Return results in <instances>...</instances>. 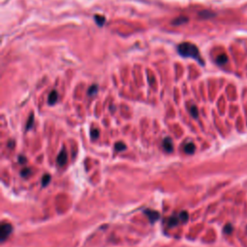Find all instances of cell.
<instances>
[{"instance_id": "cell-1", "label": "cell", "mask_w": 247, "mask_h": 247, "mask_svg": "<svg viewBox=\"0 0 247 247\" xmlns=\"http://www.w3.org/2000/svg\"><path fill=\"white\" fill-rule=\"evenodd\" d=\"M178 52L180 55H182L183 57H190L193 58L199 62L200 64L204 65L203 59L200 56V52L198 47L193 44L190 43H183L180 44L178 46Z\"/></svg>"}, {"instance_id": "cell-2", "label": "cell", "mask_w": 247, "mask_h": 247, "mask_svg": "<svg viewBox=\"0 0 247 247\" xmlns=\"http://www.w3.org/2000/svg\"><path fill=\"white\" fill-rule=\"evenodd\" d=\"M13 231V227L11 224L9 223H3L0 227V238H1V241H5V239L8 238V236Z\"/></svg>"}, {"instance_id": "cell-3", "label": "cell", "mask_w": 247, "mask_h": 247, "mask_svg": "<svg viewBox=\"0 0 247 247\" xmlns=\"http://www.w3.org/2000/svg\"><path fill=\"white\" fill-rule=\"evenodd\" d=\"M144 213H145L146 216L148 217L149 220L152 222V223H154V222H155V221L159 218V213H158V211H155V210H144Z\"/></svg>"}, {"instance_id": "cell-4", "label": "cell", "mask_w": 247, "mask_h": 247, "mask_svg": "<svg viewBox=\"0 0 247 247\" xmlns=\"http://www.w3.org/2000/svg\"><path fill=\"white\" fill-rule=\"evenodd\" d=\"M68 160V155H67V152H66L65 150H62V151L60 152V154L58 155L57 156V162H58V164L60 165V166H63L66 164V162H67Z\"/></svg>"}, {"instance_id": "cell-5", "label": "cell", "mask_w": 247, "mask_h": 247, "mask_svg": "<svg viewBox=\"0 0 247 247\" xmlns=\"http://www.w3.org/2000/svg\"><path fill=\"white\" fill-rule=\"evenodd\" d=\"M57 100H58V93H57V91L53 90V91H51L49 95H48V100H47L48 104H50V105L55 104L57 102Z\"/></svg>"}, {"instance_id": "cell-6", "label": "cell", "mask_w": 247, "mask_h": 247, "mask_svg": "<svg viewBox=\"0 0 247 247\" xmlns=\"http://www.w3.org/2000/svg\"><path fill=\"white\" fill-rule=\"evenodd\" d=\"M163 148H164L166 152H171L173 151V142L171 139L167 137L163 140Z\"/></svg>"}, {"instance_id": "cell-7", "label": "cell", "mask_w": 247, "mask_h": 247, "mask_svg": "<svg viewBox=\"0 0 247 247\" xmlns=\"http://www.w3.org/2000/svg\"><path fill=\"white\" fill-rule=\"evenodd\" d=\"M184 152L188 155L193 154V152H195V145L193 143H187L185 146H184Z\"/></svg>"}, {"instance_id": "cell-8", "label": "cell", "mask_w": 247, "mask_h": 247, "mask_svg": "<svg viewBox=\"0 0 247 247\" xmlns=\"http://www.w3.org/2000/svg\"><path fill=\"white\" fill-rule=\"evenodd\" d=\"M227 62H228V57H227V55H225V54L219 55V56H217V58H216V63L218 65H225Z\"/></svg>"}, {"instance_id": "cell-9", "label": "cell", "mask_w": 247, "mask_h": 247, "mask_svg": "<svg viewBox=\"0 0 247 247\" xmlns=\"http://www.w3.org/2000/svg\"><path fill=\"white\" fill-rule=\"evenodd\" d=\"M95 20H96L97 23H98L100 26H102L103 23L105 22V17H104L103 16L96 15V16H95Z\"/></svg>"}, {"instance_id": "cell-10", "label": "cell", "mask_w": 247, "mask_h": 247, "mask_svg": "<svg viewBox=\"0 0 247 247\" xmlns=\"http://www.w3.org/2000/svg\"><path fill=\"white\" fill-rule=\"evenodd\" d=\"M179 219L183 222H186L188 220V213H187V211H182V213H180Z\"/></svg>"}, {"instance_id": "cell-11", "label": "cell", "mask_w": 247, "mask_h": 247, "mask_svg": "<svg viewBox=\"0 0 247 247\" xmlns=\"http://www.w3.org/2000/svg\"><path fill=\"white\" fill-rule=\"evenodd\" d=\"M179 220L180 219H178V217H171L168 220V225L170 227H174V226H176L179 223Z\"/></svg>"}, {"instance_id": "cell-12", "label": "cell", "mask_w": 247, "mask_h": 247, "mask_svg": "<svg viewBox=\"0 0 247 247\" xmlns=\"http://www.w3.org/2000/svg\"><path fill=\"white\" fill-rule=\"evenodd\" d=\"M185 21H187V19H185V17H183V16H180L179 19H176L175 20H173L172 24H174V25H176V24H182V23H184Z\"/></svg>"}, {"instance_id": "cell-13", "label": "cell", "mask_w": 247, "mask_h": 247, "mask_svg": "<svg viewBox=\"0 0 247 247\" xmlns=\"http://www.w3.org/2000/svg\"><path fill=\"white\" fill-rule=\"evenodd\" d=\"M97 92H98V86L97 85H93L90 87L89 91H88V95L89 96H95Z\"/></svg>"}, {"instance_id": "cell-14", "label": "cell", "mask_w": 247, "mask_h": 247, "mask_svg": "<svg viewBox=\"0 0 247 247\" xmlns=\"http://www.w3.org/2000/svg\"><path fill=\"white\" fill-rule=\"evenodd\" d=\"M115 149L118 152H121V151H123V150L126 149V145H125L124 143H122V142H118V143H116V145H115Z\"/></svg>"}, {"instance_id": "cell-15", "label": "cell", "mask_w": 247, "mask_h": 247, "mask_svg": "<svg viewBox=\"0 0 247 247\" xmlns=\"http://www.w3.org/2000/svg\"><path fill=\"white\" fill-rule=\"evenodd\" d=\"M50 180V176L49 175H44L43 177V179H42V183H43V186H46L48 184Z\"/></svg>"}, {"instance_id": "cell-16", "label": "cell", "mask_w": 247, "mask_h": 247, "mask_svg": "<svg viewBox=\"0 0 247 247\" xmlns=\"http://www.w3.org/2000/svg\"><path fill=\"white\" fill-rule=\"evenodd\" d=\"M190 113L194 118L198 117V109H197V107L195 105H192L190 107Z\"/></svg>"}, {"instance_id": "cell-17", "label": "cell", "mask_w": 247, "mask_h": 247, "mask_svg": "<svg viewBox=\"0 0 247 247\" xmlns=\"http://www.w3.org/2000/svg\"><path fill=\"white\" fill-rule=\"evenodd\" d=\"M33 122H34V115H33V114H31V116H30V118H29L28 123H27V125H26V130H30V128L32 127V124H33Z\"/></svg>"}, {"instance_id": "cell-18", "label": "cell", "mask_w": 247, "mask_h": 247, "mask_svg": "<svg viewBox=\"0 0 247 247\" xmlns=\"http://www.w3.org/2000/svg\"><path fill=\"white\" fill-rule=\"evenodd\" d=\"M99 134H100V132L98 130H93L92 132H91V135H92V138L93 139H97L99 137Z\"/></svg>"}, {"instance_id": "cell-19", "label": "cell", "mask_w": 247, "mask_h": 247, "mask_svg": "<svg viewBox=\"0 0 247 247\" xmlns=\"http://www.w3.org/2000/svg\"><path fill=\"white\" fill-rule=\"evenodd\" d=\"M30 173V169L28 168H25V169H23L22 171H21V176L23 177H27L28 176V174Z\"/></svg>"}]
</instances>
